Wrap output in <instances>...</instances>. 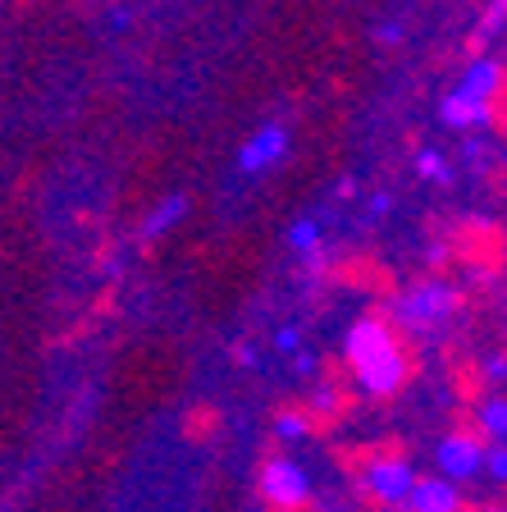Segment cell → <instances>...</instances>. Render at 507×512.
<instances>
[{"label":"cell","instance_id":"277c9868","mask_svg":"<svg viewBox=\"0 0 507 512\" xmlns=\"http://www.w3.org/2000/svg\"><path fill=\"white\" fill-rule=\"evenodd\" d=\"M412 480H416V467L407 458H375V462H366V471H361L366 494L389 503V508H402V503H407Z\"/></svg>","mask_w":507,"mask_h":512},{"label":"cell","instance_id":"d6986e66","mask_svg":"<svg viewBox=\"0 0 507 512\" xmlns=\"http://www.w3.org/2000/svg\"><path fill=\"white\" fill-rule=\"evenodd\" d=\"M507 375V357H485V380H503Z\"/></svg>","mask_w":507,"mask_h":512},{"label":"cell","instance_id":"cb8c5ba5","mask_svg":"<svg viewBox=\"0 0 507 512\" xmlns=\"http://www.w3.org/2000/svg\"><path fill=\"white\" fill-rule=\"evenodd\" d=\"M247 512H265V508H247Z\"/></svg>","mask_w":507,"mask_h":512},{"label":"cell","instance_id":"7c38bea8","mask_svg":"<svg viewBox=\"0 0 507 512\" xmlns=\"http://www.w3.org/2000/svg\"><path fill=\"white\" fill-rule=\"evenodd\" d=\"M311 435V412H279L275 416V439H284V444H302V439Z\"/></svg>","mask_w":507,"mask_h":512},{"label":"cell","instance_id":"5b68a950","mask_svg":"<svg viewBox=\"0 0 507 512\" xmlns=\"http://www.w3.org/2000/svg\"><path fill=\"white\" fill-rule=\"evenodd\" d=\"M434 462H439V476H448L453 485H462V480L480 476L485 471V448H480L476 435H444L439 439V448H434Z\"/></svg>","mask_w":507,"mask_h":512},{"label":"cell","instance_id":"7402d4cb","mask_svg":"<svg viewBox=\"0 0 507 512\" xmlns=\"http://www.w3.org/2000/svg\"><path fill=\"white\" fill-rule=\"evenodd\" d=\"M389 197H384V192H380V197H370V211H375V215H384V211H389Z\"/></svg>","mask_w":507,"mask_h":512},{"label":"cell","instance_id":"44dd1931","mask_svg":"<svg viewBox=\"0 0 507 512\" xmlns=\"http://www.w3.org/2000/svg\"><path fill=\"white\" fill-rule=\"evenodd\" d=\"M375 37H380L384 46H393L402 37V23H380V28H375Z\"/></svg>","mask_w":507,"mask_h":512},{"label":"cell","instance_id":"ffe728a7","mask_svg":"<svg viewBox=\"0 0 507 512\" xmlns=\"http://www.w3.org/2000/svg\"><path fill=\"white\" fill-rule=\"evenodd\" d=\"M498 23H507V0H494V10H489V19H485V32H494Z\"/></svg>","mask_w":507,"mask_h":512},{"label":"cell","instance_id":"8992f818","mask_svg":"<svg viewBox=\"0 0 507 512\" xmlns=\"http://www.w3.org/2000/svg\"><path fill=\"white\" fill-rule=\"evenodd\" d=\"M288 128L284 124H261L247 138V147L238 151V170L243 174H261V170H270V165H279V160L288 156Z\"/></svg>","mask_w":507,"mask_h":512},{"label":"cell","instance_id":"4fadbf2b","mask_svg":"<svg viewBox=\"0 0 507 512\" xmlns=\"http://www.w3.org/2000/svg\"><path fill=\"white\" fill-rule=\"evenodd\" d=\"M288 243H293V252H302V256L320 252V220H311V215L293 220V229H288Z\"/></svg>","mask_w":507,"mask_h":512},{"label":"cell","instance_id":"8fae6325","mask_svg":"<svg viewBox=\"0 0 507 512\" xmlns=\"http://www.w3.org/2000/svg\"><path fill=\"white\" fill-rule=\"evenodd\" d=\"M476 421L489 439H507V403L503 398H485V403L476 407Z\"/></svg>","mask_w":507,"mask_h":512},{"label":"cell","instance_id":"e0dca14e","mask_svg":"<svg viewBox=\"0 0 507 512\" xmlns=\"http://www.w3.org/2000/svg\"><path fill=\"white\" fill-rule=\"evenodd\" d=\"M293 366H297V375H316L320 371V357H316V352H307V348H297L293 352Z\"/></svg>","mask_w":507,"mask_h":512},{"label":"cell","instance_id":"30bf717a","mask_svg":"<svg viewBox=\"0 0 507 512\" xmlns=\"http://www.w3.org/2000/svg\"><path fill=\"white\" fill-rule=\"evenodd\" d=\"M188 211H192L188 197H183V192H169L165 202H160L156 211H151L147 220H142V238H147V243H151V238H165L179 220H188Z\"/></svg>","mask_w":507,"mask_h":512},{"label":"cell","instance_id":"5bb4252c","mask_svg":"<svg viewBox=\"0 0 507 512\" xmlns=\"http://www.w3.org/2000/svg\"><path fill=\"white\" fill-rule=\"evenodd\" d=\"M416 174L421 179H430V183H453V170H448V160L439 156V151H416Z\"/></svg>","mask_w":507,"mask_h":512},{"label":"cell","instance_id":"3957f363","mask_svg":"<svg viewBox=\"0 0 507 512\" xmlns=\"http://www.w3.org/2000/svg\"><path fill=\"white\" fill-rule=\"evenodd\" d=\"M261 499L270 503V508H302V503L311 499V476L307 467H297L293 458H270L261 467Z\"/></svg>","mask_w":507,"mask_h":512},{"label":"cell","instance_id":"52a82bcc","mask_svg":"<svg viewBox=\"0 0 507 512\" xmlns=\"http://www.w3.org/2000/svg\"><path fill=\"white\" fill-rule=\"evenodd\" d=\"M402 508H412V512H462V494H457V485L448 476H416Z\"/></svg>","mask_w":507,"mask_h":512},{"label":"cell","instance_id":"6da1fadb","mask_svg":"<svg viewBox=\"0 0 507 512\" xmlns=\"http://www.w3.org/2000/svg\"><path fill=\"white\" fill-rule=\"evenodd\" d=\"M343 352H348L352 375L370 398H389L407 384V352L398 348V334L389 320L361 316L343 339Z\"/></svg>","mask_w":507,"mask_h":512},{"label":"cell","instance_id":"2e32d148","mask_svg":"<svg viewBox=\"0 0 507 512\" xmlns=\"http://www.w3.org/2000/svg\"><path fill=\"white\" fill-rule=\"evenodd\" d=\"M311 412H316V416H334V412H338V389L320 384L316 394H311Z\"/></svg>","mask_w":507,"mask_h":512},{"label":"cell","instance_id":"ac0fdd59","mask_svg":"<svg viewBox=\"0 0 507 512\" xmlns=\"http://www.w3.org/2000/svg\"><path fill=\"white\" fill-rule=\"evenodd\" d=\"M275 348L279 352H297V348H302V334H297V325H284V330L275 334Z\"/></svg>","mask_w":507,"mask_h":512},{"label":"cell","instance_id":"7a4b0ae2","mask_svg":"<svg viewBox=\"0 0 507 512\" xmlns=\"http://www.w3.org/2000/svg\"><path fill=\"white\" fill-rule=\"evenodd\" d=\"M457 302H462V293H457L453 284H444V279H425V284L407 288V293L393 302V316H398L402 330L430 334V330H439V325L453 316Z\"/></svg>","mask_w":507,"mask_h":512},{"label":"cell","instance_id":"9a60e30c","mask_svg":"<svg viewBox=\"0 0 507 512\" xmlns=\"http://www.w3.org/2000/svg\"><path fill=\"white\" fill-rule=\"evenodd\" d=\"M485 471L498 480V485H507V448H503V439H498L494 448H485Z\"/></svg>","mask_w":507,"mask_h":512},{"label":"cell","instance_id":"9c48e42d","mask_svg":"<svg viewBox=\"0 0 507 512\" xmlns=\"http://www.w3.org/2000/svg\"><path fill=\"white\" fill-rule=\"evenodd\" d=\"M498 87H503V64L489 60V55H480V60L466 64V74H462V83H457V92L476 96V101H494Z\"/></svg>","mask_w":507,"mask_h":512},{"label":"cell","instance_id":"603a6c76","mask_svg":"<svg viewBox=\"0 0 507 512\" xmlns=\"http://www.w3.org/2000/svg\"><path fill=\"white\" fill-rule=\"evenodd\" d=\"M471 512H494V508H471Z\"/></svg>","mask_w":507,"mask_h":512},{"label":"cell","instance_id":"ba28073f","mask_svg":"<svg viewBox=\"0 0 507 512\" xmlns=\"http://www.w3.org/2000/svg\"><path fill=\"white\" fill-rule=\"evenodd\" d=\"M439 119H444L448 128H489L494 124V101H476V96H466L453 87V92L439 101Z\"/></svg>","mask_w":507,"mask_h":512}]
</instances>
